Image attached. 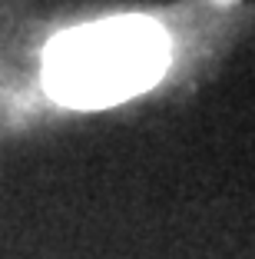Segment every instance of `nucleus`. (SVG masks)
Returning <instances> with one entry per match:
<instances>
[{
  "label": "nucleus",
  "mask_w": 255,
  "mask_h": 259,
  "mask_svg": "<svg viewBox=\"0 0 255 259\" xmlns=\"http://www.w3.org/2000/svg\"><path fill=\"white\" fill-rule=\"evenodd\" d=\"M252 17L242 0L73 17L0 14V137L176 90L235 44Z\"/></svg>",
  "instance_id": "f257e3e1"
}]
</instances>
